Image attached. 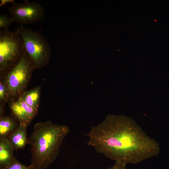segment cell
Listing matches in <instances>:
<instances>
[{
  "instance_id": "cell-1",
  "label": "cell",
  "mask_w": 169,
  "mask_h": 169,
  "mask_svg": "<svg viewBox=\"0 0 169 169\" xmlns=\"http://www.w3.org/2000/svg\"><path fill=\"white\" fill-rule=\"evenodd\" d=\"M87 144L115 162L136 164L160 152L159 143L133 121L109 115L86 134Z\"/></svg>"
},
{
  "instance_id": "cell-2",
  "label": "cell",
  "mask_w": 169,
  "mask_h": 169,
  "mask_svg": "<svg viewBox=\"0 0 169 169\" xmlns=\"http://www.w3.org/2000/svg\"><path fill=\"white\" fill-rule=\"evenodd\" d=\"M69 132L66 125L51 121L39 122L34 126L27 144L31 147V169H45L56 159L60 147Z\"/></svg>"
},
{
  "instance_id": "cell-3",
  "label": "cell",
  "mask_w": 169,
  "mask_h": 169,
  "mask_svg": "<svg viewBox=\"0 0 169 169\" xmlns=\"http://www.w3.org/2000/svg\"><path fill=\"white\" fill-rule=\"evenodd\" d=\"M23 39L17 32L0 31V79L5 77L20 59L24 49Z\"/></svg>"
},
{
  "instance_id": "cell-4",
  "label": "cell",
  "mask_w": 169,
  "mask_h": 169,
  "mask_svg": "<svg viewBox=\"0 0 169 169\" xmlns=\"http://www.w3.org/2000/svg\"><path fill=\"white\" fill-rule=\"evenodd\" d=\"M21 36L25 49L33 63L36 69L47 65L51 55L49 44L40 32L20 25L15 29Z\"/></svg>"
},
{
  "instance_id": "cell-5",
  "label": "cell",
  "mask_w": 169,
  "mask_h": 169,
  "mask_svg": "<svg viewBox=\"0 0 169 169\" xmlns=\"http://www.w3.org/2000/svg\"><path fill=\"white\" fill-rule=\"evenodd\" d=\"M35 69V66L24 48L18 63L5 77L9 91L10 101L18 99L25 91Z\"/></svg>"
},
{
  "instance_id": "cell-6",
  "label": "cell",
  "mask_w": 169,
  "mask_h": 169,
  "mask_svg": "<svg viewBox=\"0 0 169 169\" xmlns=\"http://www.w3.org/2000/svg\"><path fill=\"white\" fill-rule=\"evenodd\" d=\"M24 1L23 3H15L8 9L14 22L23 26L41 21L45 14L42 6L36 2Z\"/></svg>"
},
{
  "instance_id": "cell-7",
  "label": "cell",
  "mask_w": 169,
  "mask_h": 169,
  "mask_svg": "<svg viewBox=\"0 0 169 169\" xmlns=\"http://www.w3.org/2000/svg\"><path fill=\"white\" fill-rule=\"evenodd\" d=\"M10 102L9 105L12 115L19 124L29 125L36 115L38 109L29 106L20 97Z\"/></svg>"
},
{
  "instance_id": "cell-8",
  "label": "cell",
  "mask_w": 169,
  "mask_h": 169,
  "mask_svg": "<svg viewBox=\"0 0 169 169\" xmlns=\"http://www.w3.org/2000/svg\"><path fill=\"white\" fill-rule=\"evenodd\" d=\"M27 127L24 125L19 124L18 127L7 137L14 150L22 149L27 144Z\"/></svg>"
},
{
  "instance_id": "cell-9",
  "label": "cell",
  "mask_w": 169,
  "mask_h": 169,
  "mask_svg": "<svg viewBox=\"0 0 169 169\" xmlns=\"http://www.w3.org/2000/svg\"><path fill=\"white\" fill-rule=\"evenodd\" d=\"M14 149L7 137H0V169H4L16 158Z\"/></svg>"
},
{
  "instance_id": "cell-10",
  "label": "cell",
  "mask_w": 169,
  "mask_h": 169,
  "mask_svg": "<svg viewBox=\"0 0 169 169\" xmlns=\"http://www.w3.org/2000/svg\"><path fill=\"white\" fill-rule=\"evenodd\" d=\"M16 120L12 115L0 117V137L7 138L18 127L19 125Z\"/></svg>"
},
{
  "instance_id": "cell-11",
  "label": "cell",
  "mask_w": 169,
  "mask_h": 169,
  "mask_svg": "<svg viewBox=\"0 0 169 169\" xmlns=\"http://www.w3.org/2000/svg\"><path fill=\"white\" fill-rule=\"evenodd\" d=\"M41 88L40 86L25 91L20 96L29 106L38 109L39 105Z\"/></svg>"
},
{
  "instance_id": "cell-12",
  "label": "cell",
  "mask_w": 169,
  "mask_h": 169,
  "mask_svg": "<svg viewBox=\"0 0 169 169\" xmlns=\"http://www.w3.org/2000/svg\"><path fill=\"white\" fill-rule=\"evenodd\" d=\"M9 91L5 77L0 79V101L4 106L9 101Z\"/></svg>"
},
{
  "instance_id": "cell-13",
  "label": "cell",
  "mask_w": 169,
  "mask_h": 169,
  "mask_svg": "<svg viewBox=\"0 0 169 169\" xmlns=\"http://www.w3.org/2000/svg\"><path fill=\"white\" fill-rule=\"evenodd\" d=\"M14 21L12 18L7 14L0 15V29L1 30L8 29V27Z\"/></svg>"
},
{
  "instance_id": "cell-14",
  "label": "cell",
  "mask_w": 169,
  "mask_h": 169,
  "mask_svg": "<svg viewBox=\"0 0 169 169\" xmlns=\"http://www.w3.org/2000/svg\"><path fill=\"white\" fill-rule=\"evenodd\" d=\"M4 169H31L29 166H26L18 161L15 158Z\"/></svg>"
},
{
  "instance_id": "cell-15",
  "label": "cell",
  "mask_w": 169,
  "mask_h": 169,
  "mask_svg": "<svg viewBox=\"0 0 169 169\" xmlns=\"http://www.w3.org/2000/svg\"><path fill=\"white\" fill-rule=\"evenodd\" d=\"M106 169H126V164L117 162L112 166Z\"/></svg>"
},
{
  "instance_id": "cell-16",
  "label": "cell",
  "mask_w": 169,
  "mask_h": 169,
  "mask_svg": "<svg viewBox=\"0 0 169 169\" xmlns=\"http://www.w3.org/2000/svg\"><path fill=\"white\" fill-rule=\"evenodd\" d=\"M9 3H12L13 4L15 3L14 1L13 0H0V6L1 7Z\"/></svg>"
},
{
  "instance_id": "cell-17",
  "label": "cell",
  "mask_w": 169,
  "mask_h": 169,
  "mask_svg": "<svg viewBox=\"0 0 169 169\" xmlns=\"http://www.w3.org/2000/svg\"><path fill=\"white\" fill-rule=\"evenodd\" d=\"M4 106L0 104V117L4 115Z\"/></svg>"
}]
</instances>
